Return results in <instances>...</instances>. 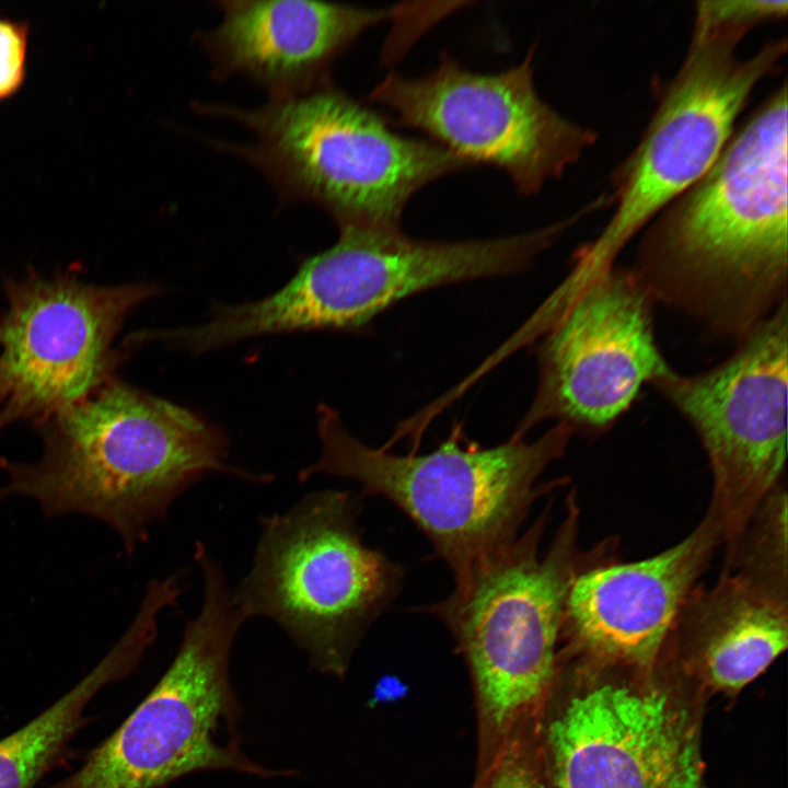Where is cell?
Returning <instances> with one entry per match:
<instances>
[{"mask_svg":"<svg viewBox=\"0 0 788 788\" xmlns=\"http://www.w3.org/2000/svg\"><path fill=\"white\" fill-rule=\"evenodd\" d=\"M0 317V430L39 425L114 378L113 341L127 314L159 293L155 286L101 287L78 271L51 278L32 271L5 283Z\"/></svg>","mask_w":788,"mask_h":788,"instance_id":"7c38bea8","label":"cell"},{"mask_svg":"<svg viewBox=\"0 0 788 788\" xmlns=\"http://www.w3.org/2000/svg\"><path fill=\"white\" fill-rule=\"evenodd\" d=\"M361 510L360 495L323 489L263 518L252 567L233 590L247 619H271L336 676L405 579L399 563L364 544Z\"/></svg>","mask_w":788,"mask_h":788,"instance_id":"52a82bcc","label":"cell"},{"mask_svg":"<svg viewBox=\"0 0 788 788\" xmlns=\"http://www.w3.org/2000/svg\"><path fill=\"white\" fill-rule=\"evenodd\" d=\"M255 136L243 154L287 195L323 207L339 229L399 230L425 185L472 166L429 139L402 136L326 81L273 96L254 111L223 108Z\"/></svg>","mask_w":788,"mask_h":788,"instance_id":"5b68a950","label":"cell"},{"mask_svg":"<svg viewBox=\"0 0 788 788\" xmlns=\"http://www.w3.org/2000/svg\"><path fill=\"white\" fill-rule=\"evenodd\" d=\"M219 26L204 44L223 76L243 73L273 96L325 82L327 65L364 31L396 10L277 0L224 1Z\"/></svg>","mask_w":788,"mask_h":788,"instance_id":"2e32d148","label":"cell"},{"mask_svg":"<svg viewBox=\"0 0 788 788\" xmlns=\"http://www.w3.org/2000/svg\"><path fill=\"white\" fill-rule=\"evenodd\" d=\"M787 12L786 0L698 1L693 27L743 38L755 26L785 19Z\"/></svg>","mask_w":788,"mask_h":788,"instance_id":"44dd1931","label":"cell"},{"mask_svg":"<svg viewBox=\"0 0 788 788\" xmlns=\"http://www.w3.org/2000/svg\"><path fill=\"white\" fill-rule=\"evenodd\" d=\"M551 505L506 548L454 577L453 590L417 610L441 622L473 684L478 768L536 721L558 670L567 591L590 560L578 549L575 493L547 549L541 552Z\"/></svg>","mask_w":788,"mask_h":788,"instance_id":"277c9868","label":"cell"},{"mask_svg":"<svg viewBox=\"0 0 788 788\" xmlns=\"http://www.w3.org/2000/svg\"><path fill=\"white\" fill-rule=\"evenodd\" d=\"M787 83L642 230L633 270L654 302L735 343L787 301Z\"/></svg>","mask_w":788,"mask_h":788,"instance_id":"6da1fadb","label":"cell"},{"mask_svg":"<svg viewBox=\"0 0 788 788\" xmlns=\"http://www.w3.org/2000/svg\"><path fill=\"white\" fill-rule=\"evenodd\" d=\"M725 545L723 572L788 598L787 491L783 480L761 501L743 530Z\"/></svg>","mask_w":788,"mask_h":788,"instance_id":"d6986e66","label":"cell"},{"mask_svg":"<svg viewBox=\"0 0 788 788\" xmlns=\"http://www.w3.org/2000/svg\"><path fill=\"white\" fill-rule=\"evenodd\" d=\"M37 427V460L0 461V498L34 499L47 517L96 518L128 554L209 473L266 482L227 464L225 436L201 416L115 379Z\"/></svg>","mask_w":788,"mask_h":788,"instance_id":"7a4b0ae2","label":"cell"},{"mask_svg":"<svg viewBox=\"0 0 788 788\" xmlns=\"http://www.w3.org/2000/svg\"><path fill=\"white\" fill-rule=\"evenodd\" d=\"M572 433L557 422L533 441L511 436L484 447L456 424L434 450L402 455L359 440L335 409L322 405L321 453L298 477L349 478L360 485L362 498L389 500L457 577L513 543L535 501L563 484L538 480L565 453Z\"/></svg>","mask_w":788,"mask_h":788,"instance_id":"3957f363","label":"cell"},{"mask_svg":"<svg viewBox=\"0 0 788 788\" xmlns=\"http://www.w3.org/2000/svg\"><path fill=\"white\" fill-rule=\"evenodd\" d=\"M533 51L497 73L463 68L448 54L428 74L389 73L371 102L471 165L505 172L525 196L560 177L596 141V134L551 107L537 93Z\"/></svg>","mask_w":788,"mask_h":788,"instance_id":"9c48e42d","label":"cell"},{"mask_svg":"<svg viewBox=\"0 0 788 788\" xmlns=\"http://www.w3.org/2000/svg\"><path fill=\"white\" fill-rule=\"evenodd\" d=\"M30 30L28 20L0 16V101L25 81Z\"/></svg>","mask_w":788,"mask_h":788,"instance_id":"7402d4cb","label":"cell"},{"mask_svg":"<svg viewBox=\"0 0 788 788\" xmlns=\"http://www.w3.org/2000/svg\"><path fill=\"white\" fill-rule=\"evenodd\" d=\"M787 301L737 341L709 370L675 371L653 386L690 422L707 454L714 487L709 512L723 544L745 526L781 480L788 396Z\"/></svg>","mask_w":788,"mask_h":788,"instance_id":"8fae6325","label":"cell"},{"mask_svg":"<svg viewBox=\"0 0 788 788\" xmlns=\"http://www.w3.org/2000/svg\"><path fill=\"white\" fill-rule=\"evenodd\" d=\"M741 38L692 30L680 68L658 97L639 142L612 175L614 210L601 233L573 255L565 278L580 291L614 267L624 247L716 162L755 86L779 70L786 38L741 58Z\"/></svg>","mask_w":788,"mask_h":788,"instance_id":"ba28073f","label":"cell"},{"mask_svg":"<svg viewBox=\"0 0 788 788\" xmlns=\"http://www.w3.org/2000/svg\"><path fill=\"white\" fill-rule=\"evenodd\" d=\"M710 686L737 692L786 649L788 598L723 572L709 588H694L669 636Z\"/></svg>","mask_w":788,"mask_h":788,"instance_id":"e0dca14e","label":"cell"},{"mask_svg":"<svg viewBox=\"0 0 788 788\" xmlns=\"http://www.w3.org/2000/svg\"><path fill=\"white\" fill-rule=\"evenodd\" d=\"M721 544V526L706 512L684 540L658 555L623 564L586 563L565 600V650L651 672L684 601Z\"/></svg>","mask_w":788,"mask_h":788,"instance_id":"9a60e30c","label":"cell"},{"mask_svg":"<svg viewBox=\"0 0 788 788\" xmlns=\"http://www.w3.org/2000/svg\"><path fill=\"white\" fill-rule=\"evenodd\" d=\"M154 641L151 629L132 622L105 657L70 691L28 723L0 740V788H35L69 753L88 723L85 707L108 684L128 675Z\"/></svg>","mask_w":788,"mask_h":788,"instance_id":"ac0fdd59","label":"cell"},{"mask_svg":"<svg viewBox=\"0 0 788 788\" xmlns=\"http://www.w3.org/2000/svg\"><path fill=\"white\" fill-rule=\"evenodd\" d=\"M654 300L633 269L614 266L541 335L534 398L513 437L547 420L573 432L610 428L642 386L674 371L656 337Z\"/></svg>","mask_w":788,"mask_h":788,"instance_id":"4fadbf2b","label":"cell"},{"mask_svg":"<svg viewBox=\"0 0 788 788\" xmlns=\"http://www.w3.org/2000/svg\"><path fill=\"white\" fill-rule=\"evenodd\" d=\"M194 559L204 580L199 613L184 624L165 673L127 719L48 788H163L195 772L233 770L270 778L290 775L254 762L240 745V706L230 654L247 621L221 564L198 542Z\"/></svg>","mask_w":788,"mask_h":788,"instance_id":"8992f818","label":"cell"},{"mask_svg":"<svg viewBox=\"0 0 788 788\" xmlns=\"http://www.w3.org/2000/svg\"><path fill=\"white\" fill-rule=\"evenodd\" d=\"M545 735L557 788H703L693 720L658 688L598 684Z\"/></svg>","mask_w":788,"mask_h":788,"instance_id":"5bb4252c","label":"cell"},{"mask_svg":"<svg viewBox=\"0 0 788 788\" xmlns=\"http://www.w3.org/2000/svg\"><path fill=\"white\" fill-rule=\"evenodd\" d=\"M534 725L514 734L482 768L472 788H544Z\"/></svg>","mask_w":788,"mask_h":788,"instance_id":"ffe728a7","label":"cell"},{"mask_svg":"<svg viewBox=\"0 0 788 788\" xmlns=\"http://www.w3.org/2000/svg\"><path fill=\"white\" fill-rule=\"evenodd\" d=\"M339 231L333 246L305 259L270 294V317L283 333L360 329L416 293L522 271L561 234L556 223L466 241L415 239L401 229Z\"/></svg>","mask_w":788,"mask_h":788,"instance_id":"30bf717a","label":"cell"}]
</instances>
